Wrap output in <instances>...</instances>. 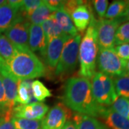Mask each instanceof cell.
I'll use <instances>...</instances> for the list:
<instances>
[{"mask_svg": "<svg viewBox=\"0 0 129 129\" xmlns=\"http://www.w3.org/2000/svg\"><path fill=\"white\" fill-rule=\"evenodd\" d=\"M92 92L95 101L102 106H111L118 98L113 80L101 72H96L91 78Z\"/></svg>", "mask_w": 129, "mask_h": 129, "instance_id": "cell-6", "label": "cell"}, {"mask_svg": "<svg viewBox=\"0 0 129 129\" xmlns=\"http://www.w3.org/2000/svg\"><path fill=\"white\" fill-rule=\"evenodd\" d=\"M32 83L30 80H22L17 92L16 97V103L26 105L36 103V100L33 96L32 90Z\"/></svg>", "mask_w": 129, "mask_h": 129, "instance_id": "cell-18", "label": "cell"}, {"mask_svg": "<svg viewBox=\"0 0 129 129\" xmlns=\"http://www.w3.org/2000/svg\"><path fill=\"white\" fill-rule=\"evenodd\" d=\"M7 3V1H6V0H0V7L6 5Z\"/></svg>", "mask_w": 129, "mask_h": 129, "instance_id": "cell-40", "label": "cell"}, {"mask_svg": "<svg viewBox=\"0 0 129 129\" xmlns=\"http://www.w3.org/2000/svg\"><path fill=\"white\" fill-rule=\"evenodd\" d=\"M73 121L77 129H98L101 123L94 117L78 113L73 115Z\"/></svg>", "mask_w": 129, "mask_h": 129, "instance_id": "cell-19", "label": "cell"}, {"mask_svg": "<svg viewBox=\"0 0 129 129\" xmlns=\"http://www.w3.org/2000/svg\"><path fill=\"white\" fill-rule=\"evenodd\" d=\"M115 92L118 98L129 100V76L128 75L113 80Z\"/></svg>", "mask_w": 129, "mask_h": 129, "instance_id": "cell-24", "label": "cell"}, {"mask_svg": "<svg viewBox=\"0 0 129 129\" xmlns=\"http://www.w3.org/2000/svg\"><path fill=\"white\" fill-rule=\"evenodd\" d=\"M7 4L14 8L19 9L22 5V1L21 0H8Z\"/></svg>", "mask_w": 129, "mask_h": 129, "instance_id": "cell-37", "label": "cell"}, {"mask_svg": "<svg viewBox=\"0 0 129 129\" xmlns=\"http://www.w3.org/2000/svg\"><path fill=\"white\" fill-rule=\"evenodd\" d=\"M64 106L78 113L100 117L106 108L99 105L92 92L90 80L83 77H72L64 84L62 94Z\"/></svg>", "mask_w": 129, "mask_h": 129, "instance_id": "cell-1", "label": "cell"}, {"mask_svg": "<svg viewBox=\"0 0 129 129\" xmlns=\"http://www.w3.org/2000/svg\"><path fill=\"white\" fill-rule=\"evenodd\" d=\"M54 14L42 24V29L43 30L47 43L51 40L60 37L64 33L60 29L57 22H56L55 19L54 17Z\"/></svg>", "mask_w": 129, "mask_h": 129, "instance_id": "cell-20", "label": "cell"}, {"mask_svg": "<svg viewBox=\"0 0 129 129\" xmlns=\"http://www.w3.org/2000/svg\"><path fill=\"white\" fill-rule=\"evenodd\" d=\"M100 118L110 129H129V120L113 111L111 108H105Z\"/></svg>", "mask_w": 129, "mask_h": 129, "instance_id": "cell-16", "label": "cell"}, {"mask_svg": "<svg viewBox=\"0 0 129 129\" xmlns=\"http://www.w3.org/2000/svg\"><path fill=\"white\" fill-rule=\"evenodd\" d=\"M48 111L49 106L47 105L42 102H36L26 105H16L13 108L12 115L14 118L42 120Z\"/></svg>", "mask_w": 129, "mask_h": 129, "instance_id": "cell-10", "label": "cell"}, {"mask_svg": "<svg viewBox=\"0 0 129 129\" xmlns=\"http://www.w3.org/2000/svg\"><path fill=\"white\" fill-rule=\"evenodd\" d=\"M54 13L55 12L52 11L43 2V3L35 9L33 13L27 19V20L31 24L40 25L45 20L51 17Z\"/></svg>", "mask_w": 129, "mask_h": 129, "instance_id": "cell-21", "label": "cell"}, {"mask_svg": "<svg viewBox=\"0 0 129 129\" xmlns=\"http://www.w3.org/2000/svg\"><path fill=\"white\" fill-rule=\"evenodd\" d=\"M92 2L94 6V9L100 19L105 17L106 11L108 9V0H94Z\"/></svg>", "mask_w": 129, "mask_h": 129, "instance_id": "cell-31", "label": "cell"}, {"mask_svg": "<svg viewBox=\"0 0 129 129\" xmlns=\"http://www.w3.org/2000/svg\"><path fill=\"white\" fill-rule=\"evenodd\" d=\"M83 2L81 0H69V1H64V11L68 14H71L73 12V10L79 5H80Z\"/></svg>", "mask_w": 129, "mask_h": 129, "instance_id": "cell-34", "label": "cell"}, {"mask_svg": "<svg viewBox=\"0 0 129 129\" xmlns=\"http://www.w3.org/2000/svg\"><path fill=\"white\" fill-rule=\"evenodd\" d=\"M98 129H110L108 126H106V125L104 124V123H101V125H100V127H99V128Z\"/></svg>", "mask_w": 129, "mask_h": 129, "instance_id": "cell-39", "label": "cell"}, {"mask_svg": "<svg viewBox=\"0 0 129 129\" xmlns=\"http://www.w3.org/2000/svg\"><path fill=\"white\" fill-rule=\"evenodd\" d=\"M7 64L11 73L21 81L41 78L46 75L44 64L30 50H18L14 57Z\"/></svg>", "mask_w": 129, "mask_h": 129, "instance_id": "cell-3", "label": "cell"}, {"mask_svg": "<svg viewBox=\"0 0 129 129\" xmlns=\"http://www.w3.org/2000/svg\"><path fill=\"white\" fill-rule=\"evenodd\" d=\"M33 96L39 102H43L47 98L52 96L50 90L40 80H35L32 83Z\"/></svg>", "mask_w": 129, "mask_h": 129, "instance_id": "cell-25", "label": "cell"}, {"mask_svg": "<svg viewBox=\"0 0 129 129\" xmlns=\"http://www.w3.org/2000/svg\"><path fill=\"white\" fill-rule=\"evenodd\" d=\"M127 7V1L116 0L111 3L107 9L105 18L106 19H114L118 18Z\"/></svg>", "mask_w": 129, "mask_h": 129, "instance_id": "cell-23", "label": "cell"}, {"mask_svg": "<svg viewBox=\"0 0 129 129\" xmlns=\"http://www.w3.org/2000/svg\"><path fill=\"white\" fill-rule=\"evenodd\" d=\"M96 19L92 15L89 26L85 34L81 40L79 47L78 61L80 70L78 73L80 77L89 80L92 78L96 73V60L98 52L97 39Z\"/></svg>", "mask_w": 129, "mask_h": 129, "instance_id": "cell-2", "label": "cell"}, {"mask_svg": "<svg viewBox=\"0 0 129 129\" xmlns=\"http://www.w3.org/2000/svg\"><path fill=\"white\" fill-rule=\"evenodd\" d=\"M69 116L70 112L67 107L62 103H57L42 120V129H62Z\"/></svg>", "mask_w": 129, "mask_h": 129, "instance_id": "cell-11", "label": "cell"}, {"mask_svg": "<svg viewBox=\"0 0 129 129\" xmlns=\"http://www.w3.org/2000/svg\"><path fill=\"white\" fill-rule=\"evenodd\" d=\"M54 17L60 26V29L64 33L68 35L70 37H74L78 35V30L74 25L70 15L68 14L64 9L55 12Z\"/></svg>", "mask_w": 129, "mask_h": 129, "instance_id": "cell-17", "label": "cell"}, {"mask_svg": "<svg viewBox=\"0 0 129 129\" xmlns=\"http://www.w3.org/2000/svg\"><path fill=\"white\" fill-rule=\"evenodd\" d=\"M62 129H77L74 122L71 120H68Z\"/></svg>", "mask_w": 129, "mask_h": 129, "instance_id": "cell-38", "label": "cell"}, {"mask_svg": "<svg viewBox=\"0 0 129 129\" xmlns=\"http://www.w3.org/2000/svg\"><path fill=\"white\" fill-rule=\"evenodd\" d=\"M0 129H15L11 120H6L3 118H0Z\"/></svg>", "mask_w": 129, "mask_h": 129, "instance_id": "cell-35", "label": "cell"}, {"mask_svg": "<svg viewBox=\"0 0 129 129\" xmlns=\"http://www.w3.org/2000/svg\"><path fill=\"white\" fill-rule=\"evenodd\" d=\"M0 116L6 120H11L13 115L10 113L7 108V102L5 95V88L3 85L2 77L0 75Z\"/></svg>", "mask_w": 129, "mask_h": 129, "instance_id": "cell-29", "label": "cell"}, {"mask_svg": "<svg viewBox=\"0 0 129 129\" xmlns=\"http://www.w3.org/2000/svg\"><path fill=\"white\" fill-rule=\"evenodd\" d=\"M126 73L129 76V60L128 62H127V64H126Z\"/></svg>", "mask_w": 129, "mask_h": 129, "instance_id": "cell-41", "label": "cell"}, {"mask_svg": "<svg viewBox=\"0 0 129 129\" xmlns=\"http://www.w3.org/2000/svg\"><path fill=\"white\" fill-rule=\"evenodd\" d=\"M43 2L52 11H53L55 12H57V11L63 9V8H64V1H61V0H45Z\"/></svg>", "mask_w": 129, "mask_h": 129, "instance_id": "cell-33", "label": "cell"}, {"mask_svg": "<svg viewBox=\"0 0 129 129\" xmlns=\"http://www.w3.org/2000/svg\"><path fill=\"white\" fill-rule=\"evenodd\" d=\"M129 43V21L121 24L117 29L115 35V46Z\"/></svg>", "mask_w": 129, "mask_h": 129, "instance_id": "cell-27", "label": "cell"}, {"mask_svg": "<svg viewBox=\"0 0 129 129\" xmlns=\"http://www.w3.org/2000/svg\"><path fill=\"white\" fill-rule=\"evenodd\" d=\"M92 13V9L89 2H83L74 9L70 14L76 29L80 33H83L90 24Z\"/></svg>", "mask_w": 129, "mask_h": 129, "instance_id": "cell-13", "label": "cell"}, {"mask_svg": "<svg viewBox=\"0 0 129 129\" xmlns=\"http://www.w3.org/2000/svg\"><path fill=\"white\" fill-rule=\"evenodd\" d=\"M125 60L117 55L114 47L110 49L98 48L96 68L102 73L110 77H122L127 75Z\"/></svg>", "mask_w": 129, "mask_h": 129, "instance_id": "cell-5", "label": "cell"}, {"mask_svg": "<svg viewBox=\"0 0 129 129\" xmlns=\"http://www.w3.org/2000/svg\"><path fill=\"white\" fill-rule=\"evenodd\" d=\"M11 121L15 129H42V120H29L13 117Z\"/></svg>", "mask_w": 129, "mask_h": 129, "instance_id": "cell-26", "label": "cell"}, {"mask_svg": "<svg viewBox=\"0 0 129 129\" xmlns=\"http://www.w3.org/2000/svg\"><path fill=\"white\" fill-rule=\"evenodd\" d=\"M0 35H1V33H0Z\"/></svg>", "mask_w": 129, "mask_h": 129, "instance_id": "cell-42", "label": "cell"}, {"mask_svg": "<svg viewBox=\"0 0 129 129\" xmlns=\"http://www.w3.org/2000/svg\"><path fill=\"white\" fill-rule=\"evenodd\" d=\"M121 23V20L118 18L96 19L95 25L98 48L110 49L115 47V32Z\"/></svg>", "mask_w": 129, "mask_h": 129, "instance_id": "cell-7", "label": "cell"}, {"mask_svg": "<svg viewBox=\"0 0 129 129\" xmlns=\"http://www.w3.org/2000/svg\"><path fill=\"white\" fill-rule=\"evenodd\" d=\"M30 24L27 19H22L7 29L4 35L19 50H29V29Z\"/></svg>", "mask_w": 129, "mask_h": 129, "instance_id": "cell-9", "label": "cell"}, {"mask_svg": "<svg viewBox=\"0 0 129 129\" xmlns=\"http://www.w3.org/2000/svg\"><path fill=\"white\" fill-rule=\"evenodd\" d=\"M70 38V36L63 33L61 36L51 40L47 43L44 60L49 71L55 70L64 45Z\"/></svg>", "mask_w": 129, "mask_h": 129, "instance_id": "cell-12", "label": "cell"}, {"mask_svg": "<svg viewBox=\"0 0 129 129\" xmlns=\"http://www.w3.org/2000/svg\"><path fill=\"white\" fill-rule=\"evenodd\" d=\"M28 45L29 50L34 52H39L43 58L45 56L47 46V42L41 25L30 24L29 29Z\"/></svg>", "mask_w": 129, "mask_h": 129, "instance_id": "cell-14", "label": "cell"}, {"mask_svg": "<svg viewBox=\"0 0 129 129\" xmlns=\"http://www.w3.org/2000/svg\"><path fill=\"white\" fill-rule=\"evenodd\" d=\"M17 49L5 35H0V58L7 64L16 55Z\"/></svg>", "mask_w": 129, "mask_h": 129, "instance_id": "cell-22", "label": "cell"}, {"mask_svg": "<svg viewBox=\"0 0 129 129\" xmlns=\"http://www.w3.org/2000/svg\"><path fill=\"white\" fill-rule=\"evenodd\" d=\"M22 19H26L19 9L11 7L7 3L0 7V33L5 32L14 23Z\"/></svg>", "mask_w": 129, "mask_h": 129, "instance_id": "cell-15", "label": "cell"}, {"mask_svg": "<svg viewBox=\"0 0 129 129\" xmlns=\"http://www.w3.org/2000/svg\"><path fill=\"white\" fill-rule=\"evenodd\" d=\"M0 75L2 77L3 85L5 88V95L7 102V108L9 113L12 114L13 108L17 105L16 103L17 92L21 80L16 78L11 73L7 63L1 58H0Z\"/></svg>", "mask_w": 129, "mask_h": 129, "instance_id": "cell-8", "label": "cell"}, {"mask_svg": "<svg viewBox=\"0 0 129 129\" xmlns=\"http://www.w3.org/2000/svg\"><path fill=\"white\" fill-rule=\"evenodd\" d=\"M118 19H120L122 22L129 20V1H127V7Z\"/></svg>", "mask_w": 129, "mask_h": 129, "instance_id": "cell-36", "label": "cell"}, {"mask_svg": "<svg viewBox=\"0 0 129 129\" xmlns=\"http://www.w3.org/2000/svg\"><path fill=\"white\" fill-rule=\"evenodd\" d=\"M42 3L43 1L41 0H23L22 1V5L19 9V12L27 19Z\"/></svg>", "mask_w": 129, "mask_h": 129, "instance_id": "cell-28", "label": "cell"}, {"mask_svg": "<svg viewBox=\"0 0 129 129\" xmlns=\"http://www.w3.org/2000/svg\"><path fill=\"white\" fill-rule=\"evenodd\" d=\"M82 40L81 34L70 37L62 48L55 73L63 77L72 73L75 70L78 62L79 47Z\"/></svg>", "mask_w": 129, "mask_h": 129, "instance_id": "cell-4", "label": "cell"}, {"mask_svg": "<svg viewBox=\"0 0 129 129\" xmlns=\"http://www.w3.org/2000/svg\"><path fill=\"white\" fill-rule=\"evenodd\" d=\"M111 108L129 120V100L118 98L111 106Z\"/></svg>", "mask_w": 129, "mask_h": 129, "instance_id": "cell-30", "label": "cell"}, {"mask_svg": "<svg viewBox=\"0 0 129 129\" xmlns=\"http://www.w3.org/2000/svg\"><path fill=\"white\" fill-rule=\"evenodd\" d=\"M114 50L120 59L125 61L129 60V43L114 47Z\"/></svg>", "mask_w": 129, "mask_h": 129, "instance_id": "cell-32", "label": "cell"}]
</instances>
